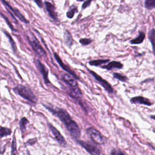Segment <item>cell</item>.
Listing matches in <instances>:
<instances>
[{
    "label": "cell",
    "mask_w": 155,
    "mask_h": 155,
    "mask_svg": "<svg viewBox=\"0 0 155 155\" xmlns=\"http://www.w3.org/2000/svg\"><path fill=\"white\" fill-rule=\"evenodd\" d=\"M33 1L35 2V4L37 5V6L39 8H42L43 7V2L42 0H33Z\"/></svg>",
    "instance_id": "29"
},
{
    "label": "cell",
    "mask_w": 155,
    "mask_h": 155,
    "mask_svg": "<svg viewBox=\"0 0 155 155\" xmlns=\"http://www.w3.org/2000/svg\"><path fill=\"white\" fill-rule=\"evenodd\" d=\"M110 62L109 59H96V60H93L90 61L88 63L90 65L92 66H96V67H99L101 66L102 64H105L107 62Z\"/></svg>",
    "instance_id": "20"
},
{
    "label": "cell",
    "mask_w": 155,
    "mask_h": 155,
    "mask_svg": "<svg viewBox=\"0 0 155 155\" xmlns=\"http://www.w3.org/2000/svg\"><path fill=\"white\" fill-rule=\"evenodd\" d=\"M16 139L15 137L14 136L13 140L12 143V153L11 155H16Z\"/></svg>",
    "instance_id": "26"
},
{
    "label": "cell",
    "mask_w": 155,
    "mask_h": 155,
    "mask_svg": "<svg viewBox=\"0 0 155 155\" xmlns=\"http://www.w3.org/2000/svg\"><path fill=\"white\" fill-rule=\"evenodd\" d=\"M48 126L50 129V131H51L53 135L54 136V137L55 139L57 140V142L62 146H64V147L66 146V145H67L66 140H65L63 136L61 134V133L57 130V128H55L54 126H53L50 124H48Z\"/></svg>",
    "instance_id": "9"
},
{
    "label": "cell",
    "mask_w": 155,
    "mask_h": 155,
    "mask_svg": "<svg viewBox=\"0 0 155 155\" xmlns=\"http://www.w3.org/2000/svg\"><path fill=\"white\" fill-rule=\"evenodd\" d=\"M25 37L33 51L37 56L41 58L45 57L47 56L46 51L41 45L40 42L36 37L35 35L31 30H28L26 31Z\"/></svg>",
    "instance_id": "2"
},
{
    "label": "cell",
    "mask_w": 155,
    "mask_h": 155,
    "mask_svg": "<svg viewBox=\"0 0 155 155\" xmlns=\"http://www.w3.org/2000/svg\"><path fill=\"white\" fill-rule=\"evenodd\" d=\"M130 102L132 104H142L147 106H151L152 105V103L146 97H144L141 96H138L136 97H133L130 99Z\"/></svg>",
    "instance_id": "12"
},
{
    "label": "cell",
    "mask_w": 155,
    "mask_h": 155,
    "mask_svg": "<svg viewBox=\"0 0 155 155\" xmlns=\"http://www.w3.org/2000/svg\"><path fill=\"white\" fill-rule=\"evenodd\" d=\"M78 142L91 155H100L101 150L96 145L84 140H77Z\"/></svg>",
    "instance_id": "8"
},
{
    "label": "cell",
    "mask_w": 155,
    "mask_h": 155,
    "mask_svg": "<svg viewBox=\"0 0 155 155\" xmlns=\"http://www.w3.org/2000/svg\"><path fill=\"white\" fill-rule=\"evenodd\" d=\"M87 133L93 142L95 143L102 145L106 142V138L95 128L90 127L87 128Z\"/></svg>",
    "instance_id": "5"
},
{
    "label": "cell",
    "mask_w": 155,
    "mask_h": 155,
    "mask_svg": "<svg viewBox=\"0 0 155 155\" xmlns=\"http://www.w3.org/2000/svg\"><path fill=\"white\" fill-rule=\"evenodd\" d=\"M144 7L149 10L155 8V0H144Z\"/></svg>",
    "instance_id": "21"
},
{
    "label": "cell",
    "mask_w": 155,
    "mask_h": 155,
    "mask_svg": "<svg viewBox=\"0 0 155 155\" xmlns=\"http://www.w3.org/2000/svg\"><path fill=\"white\" fill-rule=\"evenodd\" d=\"M45 108L50 111L53 114L56 115L65 124L67 129L73 138L78 140L80 137L81 130L79 126L75 121L71 119L66 110L56 107L55 108H52L47 106H45Z\"/></svg>",
    "instance_id": "1"
},
{
    "label": "cell",
    "mask_w": 155,
    "mask_h": 155,
    "mask_svg": "<svg viewBox=\"0 0 155 155\" xmlns=\"http://www.w3.org/2000/svg\"><path fill=\"white\" fill-rule=\"evenodd\" d=\"M28 122V120L27 118L25 117H23L21 119L20 122H19V126H20V128L21 130L22 133H24L26 129V125L27 124V123Z\"/></svg>",
    "instance_id": "24"
},
{
    "label": "cell",
    "mask_w": 155,
    "mask_h": 155,
    "mask_svg": "<svg viewBox=\"0 0 155 155\" xmlns=\"http://www.w3.org/2000/svg\"><path fill=\"white\" fill-rule=\"evenodd\" d=\"M35 63H36V67H38V70H39L40 73H41V74L42 75V77L44 78V82L45 83L47 84H50V82L48 79V70L47 68L45 67V66L38 59H36V61H35Z\"/></svg>",
    "instance_id": "10"
},
{
    "label": "cell",
    "mask_w": 155,
    "mask_h": 155,
    "mask_svg": "<svg viewBox=\"0 0 155 155\" xmlns=\"http://www.w3.org/2000/svg\"><path fill=\"white\" fill-rule=\"evenodd\" d=\"M92 1H93V0H85L82 5V7H81L82 9L84 10V9L87 8V7H88L89 6H90Z\"/></svg>",
    "instance_id": "27"
},
{
    "label": "cell",
    "mask_w": 155,
    "mask_h": 155,
    "mask_svg": "<svg viewBox=\"0 0 155 155\" xmlns=\"http://www.w3.org/2000/svg\"><path fill=\"white\" fill-rule=\"evenodd\" d=\"M93 41V40L91 38H81L79 39V42L82 45H88L89 44H90Z\"/></svg>",
    "instance_id": "25"
},
{
    "label": "cell",
    "mask_w": 155,
    "mask_h": 155,
    "mask_svg": "<svg viewBox=\"0 0 155 155\" xmlns=\"http://www.w3.org/2000/svg\"><path fill=\"white\" fill-rule=\"evenodd\" d=\"M53 55H54V57L56 61H57V62L59 64V65L61 66V67L63 70H64L65 71H66L67 72H68L69 74H70V75H71V76H72L73 78H74L75 79H79L78 76L76 74V73H75L74 71H73L70 69V68H69L67 65H66L62 62V59H61V58L59 57V56L58 54L57 53L54 52Z\"/></svg>",
    "instance_id": "11"
},
{
    "label": "cell",
    "mask_w": 155,
    "mask_h": 155,
    "mask_svg": "<svg viewBox=\"0 0 155 155\" xmlns=\"http://www.w3.org/2000/svg\"><path fill=\"white\" fill-rule=\"evenodd\" d=\"M148 38L151 42L153 53L155 57V28H153L148 31Z\"/></svg>",
    "instance_id": "18"
},
{
    "label": "cell",
    "mask_w": 155,
    "mask_h": 155,
    "mask_svg": "<svg viewBox=\"0 0 155 155\" xmlns=\"http://www.w3.org/2000/svg\"><path fill=\"white\" fill-rule=\"evenodd\" d=\"M113 76L114 78L117 79L119 81H120L121 82H125L128 81V78L126 76L123 75L122 74H120L119 73H116V72L113 73Z\"/></svg>",
    "instance_id": "22"
},
{
    "label": "cell",
    "mask_w": 155,
    "mask_h": 155,
    "mask_svg": "<svg viewBox=\"0 0 155 155\" xmlns=\"http://www.w3.org/2000/svg\"><path fill=\"white\" fill-rule=\"evenodd\" d=\"M78 2H83L85 1V0H76Z\"/></svg>",
    "instance_id": "31"
},
{
    "label": "cell",
    "mask_w": 155,
    "mask_h": 155,
    "mask_svg": "<svg viewBox=\"0 0 155 155\" xmlns=\"http://www.w3.org/2000/svg\"><path fill=\"white\" fill-rule=\"evenodd\" d=\"M78 12V7L74 4H73L69 7L68 11L66 13V16L68 18L72 19L74 17L75 13H77Z\"/></svg>",
    "instance_id": "19"
},
{
    "label": "cell",
    "mask_w": 155,
    "mask_h": 155,
    "mask_svg": "<svg viewBox=\"0 0 155 155\" xmlns=\"http://www.w3.org/2000/svg\"><path fill=\"white\" fill-rule=\"evenodd\" d=\"M89 73L94 78L96 81L110 94H112L114 92V89L111 87V85L104 79H103L101 76H100L99 74H97L94 71L88 69Z\"/></svg>",
    "instance_id": "6"
},
{
    "label": "cell",
    "mask_w": 155,
    "mask_h": 155,
    "mask_svg": "<svg viewBox=\"0 0 155 155\" xmlns=\"http://www.w3.org/2000/svg\"><path fill=\"white\" fill-rule=\"evenodd\" d=\"M14 91L18 94L20 96L28 101L32 103H36L37 98L31 91V90L28 87L19 85L13 88Z\"/></svg>",
    "instance_id": "4"
},
{
    "label": "cell",
    "mask_w": 155,
    "mask_h": 155,
    "mask_svg": "<svg viewBox=\"0 0 155 155\" xmlns=\"http://www.w3.org/2000/svg\"><path fill=\"white\" fill-rule=\"evenodd\" d=\"M0 1L5 7L7 11L11 15L14 21L16 22V19L15 18L16 17L20 21L24 23L25 24H28L30 23V21L22 15V13L19 11V10L12 6V5H10L8 1H7L6 0H0Z\"/></svg>",
    "instance_id": "3"
},
{
    "label": "cell",
    "mask_w": 155,
    "mask_h": 155,
    "mask_svg": "<svg viewBox=\"0 0 155 155\" xmlns=\"http://www.w3.org/2000/svg\"><path fill=\"white\" fill-rule=\"evenodd\" d=\"M150 117H151V119H153V120H155V115H153V116H151Z\"/></svg>",
    "instance_id": "30"
},
{
    "label": "cell",
    "mask_w": 155,
    "mask_h": 155,
    "mask_svg": "<svg viewBox=\"0 0 155 155\" xmlns=\"http://www.w3.org/2000/svg\"><path fill=\"white\" fill-rule=\"evenodd\" d=\"M44 4L45 5V9L48 13V16L54 22H58L59 19H58V14L56 10V8L51 2L49 1H45L44 2Z\"/></svg>",
    "instance_id": "7"
},
{
    "label": "cell",
    "mask_w": 155,
    "mask_h": 155,
    "mask_svg": "<svg viewBox=\"0 0 155 155\" xmlns=\"http://www.w3.org/2000/svg\"><path fill=\"white\" fill-rule=\"evenodd\" d=\"M12 131L10 129L5 127H0V137L6 136L7 135H10Z\"/></svg>",
    "instance_id": "23"
},
{
    "label": "cell",
    "mask_w": 155,
    "mask_h": 155,
    "mask_svg": "<svg viewBox=\"0 0 155 155\" xmlns=\"http://www.w3.org/2000/svg\"><path fill=\"white\" fill-rule=\"evenodd\" d=\"M110 155H125L122 151L119 150L113 149L110 153Z\"/></svg>",
    "instance_id": "28"
},
{
    "label": "cell",
    "mask_w": 155,
    "mask_h": 155,
    "mask_svg": "<svg viewBox=\"0 0 155 155\" xmlns=\"http://www.w3.org/2000/svg\"><path fill=\"white\" fill-rule=\"evenodd\" d=\"M145 38V33L142 31H139L138 36L135 38L131 39L130 43L133 45H138L142 44Z\"/></svg>",
    "instance_id": "16"
},
{
    "label": "cell",
    "mask_w": 155,
    "mask_h": 155,
    "mask_svg": "<svg viewBox=\"0 0 155 155\" xmlns=\"http://www.w3.org/2000/svg\"><path fill=\"white\" fill-rule=\"evenodd\" d=\"M63 80L67 83L69 86L70 88H75L78 87V83L74 78H73V76H70L68 74H64L62 77Z\"/></svg>",
    "instance_id": "14"
},
{
    "label": "cell",
    "mask_w": 155,
    "mask_h": 155,
    "mask_svg": "<svg viewBox=\"0 0 155 155\" xmlns=\"http://www.w3.org/2000/svg\"><path fill=\"white\" fill-rule=\"evenodd\" d=\"M2 31H3V33H4V35H5V36L7 38L8 40V42L10 44V46H11V48H12V50H13V51L14 53H16L17 51V46H16V44L13 39V38H12V36L10 35V34L7 31L5 30V29H2Z\"/></svg>",
    "instance_id": "17"
},
{
    "label": "cell",
    "mask_w": 155,
    "mask_h": 155,
    "mask_svg": "<svg viewBox=\"0 0 155 155\" xmlns=\"http://www.w3.org/2000/svg\"><path fill=\"white\" fill-rule=\"evenodd\" d=\"M64 41L65 44L68 47H71L73 44L74 41L72 35L68 30H65L64 32Z\"/></svg>",
    "instance_id": "15"
},
{
    "label": "cell",
    "mask_w": 155,
    "mask_h": 155,
    "mask_svg": "<svg viewBox=\"0 0 155 155\" xmlns=\"http://www.w3.org/2000/svg\"><path fill=\"white\" fill-rule=\"evenodd\" d=\"M123 64L119 61H112L110 62H108V63L107 65L101 66L102 68L106 69L107 70H111L114 68H117V69H121L123 68Z\"/></svg>",
    "instance_id": "13"
}]
</instances>
